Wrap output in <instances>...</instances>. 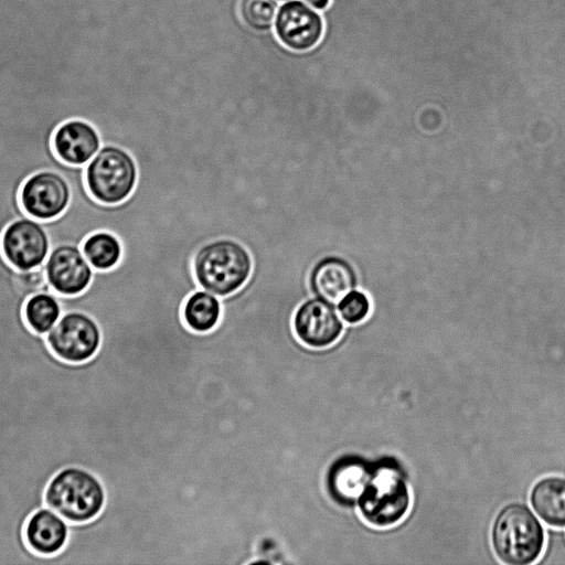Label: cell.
I'll return each mask as SVG.
<instances>
[{
  "instance_id": "9a60e30c",
  "label": "cell",
  "mask_w": 565,
  "mask_h": 565,
  "mask_svg": "<svg viewBox=\"0 0 565 565\" xmlns=\"http://www.w3.org/2000/svg\"><path fill=\"white\" fill-rule=\"evenodd\" d=\"M70 536V522L46 505L34 511L24 525V540L31 551L43 557L61 552Z\"/></svg>"
},
{
  "instance_id": "4fadbf2b",
  "label": "cell",
  "mask_w": 565,
  "mask_h": 565,
  "mask_svg": "<svg viewBox=\"0 0 565 565\" xmlns=\"http://www.w3.org/2000/svg\"><path fill=\"white\" fill-rule=\"evenodd\" d=\"M358 277L351 263L339 254H326L318 258L308 274L311 296L337 305L356 288Z\"/></svg>"
},
{
  "instance_id": "ffe728a7",
  "label": "cell",
  "mask_w": 565,
  "mask_h": 565,
  "mask_svg": "<svg viewBox=\"0 0 565 565\" xmlns=\"http://www.w3.org/2000/svg\"><path fill=\"white\" fill-rule=\"evenodd\" d=\"M277 0H239L237 11L243 24L255 33L274 32Z\"/></svg>"
},
{
  "instance_id": "8fae6325",
  "label": "cell",
  "mask_w": 565,
  "mask_h": 565,
  "mask_svg": "<svg viewBox=\"0 0 565 565\" xmlns=\"http://www.w3.org/2000/svg\"><path fill=\"white\" fill-rule=\"evenodd\" d=\"M94 270L82 247L70 243L52 247L44 263L51 290L63 296L83 292L89 286Z\"/></svg>"
},
{
  "instance_id": "603a6c76",
  "label": "cell",
  "mask_w": 565,
  "mask_h": 565,
  "mask_svg": "<svg viewBox=\"0 0 565 565\" xmlns=\"http://www.w3.org/2000/svg\"><path fill=\"white\" fill-rule=\"evenodd\" d=\"M278 2H284V1H288V0H277Z\"/></svg>"
},
{
  "instance_id": "7c38bea8",
  "label": "cell",
  "mask_w": 565,
  "mask_h": 565,
  "mask_svg": "<svg viewBox=\"0 0 565 565\" xmlns=\"http://www.w3.org/2000/svg\"><path fill=\"white\" fill-rule=\"evenodd\" d=\"M373 467V461L359 455L345 454L337 457L324 471V489L329 499L342 508L356 505Z\"/></svg>"
},
{
  "instance_id": "3957f363",
  "label": "cell",
  "mask_w": 565,
  "mask_h": 565,
  "mask_svg": "<svg viewBox=\"0 0 565 565\" xmlns=\"http://www.w3.org/2000/svg\"><path fill=\"white\" fill-rule=\"evenodd\" d=\"M491 543L501 562L510 565L531 564L540 557L544 547V529L527 505L511 502L494 518Z\"/></svg>"
},
{
  "instance_id": "30bf717a",
  "label": "cell",
  "mask_w": 565,
  "mask_h": 565,
  "mask_svg": "<svg viewBox=\"0 0 565 565\" xmlns=\"http://www.w3.org/2000/svg\"><path fill=\"white\" fill-rule=\"evenodd\" d=\"M292 330L306 347L324 349L340 339L344 326L334 303L310 296L295 310Z\"/></svg>"
},
{
  "instance_id": "44dd1931",
  "label": "cell",
  "mask_w": 565,
  "mask_h": 565,
  "mask_svg": "<svg viewBox=\"0 0 565 565\" xmlns=\"http://www.w3.org/2000/svg\"><path fill=\"white\" fill-rule=\"evenodd\" d=\"M337 309L342 320L350 324H356L367 317L371 305L364 292L354 289L337 303Z\"/></svg>"
},
{
  "instance_id": "9c48e42d",
  "label": "cell",
  "mask_w": 565,
  "mask_h": 565,
  "mask_svg": "<svg viewBox=\"0 0 565 565\" xmlns=\"http://www.w3.org/2000/svg\"><path fill=\"white\" fill-rule=\"evenodd\" d=\"M19 198L29 216L50 221L67 209L72 193L70 183L62 173L45 169L31 174L23 182Z\"/></svg>"
},
{
  "instance_id": "2e32d148",
  "label": "cell",
  "mask_w": 565,
  "mask_h": 565,
  "mask_svg": "<svg viewBox=\"0 0 565 565\" xmlns=\"http://www.w3.org/2000/svg\"><path fill=\"white\" fill-rule=\"evenodd\" d=\"M530 501L536 514L548 525L565 526V478L548 476L532 488Z\"/></svg>"
},
{
  "instance_id": "5b68a950",
  "label": "cell",
  "mask_w": 565,
  "mask_h": 565,
  "mask_svg": "<svg viewBox=\"0 0 565 565\" xmlns=\"http://www.w3.org/2000/svg\"><path fill=\"white\" fill-rule=\"evenodd\" d=\"M138 167L134 156L114 143H103L85 166V182L89 194L103 204H117L135 190Z\"/></svg>"
},
{
  "instance_id": "52a82bcc",
  "label": "cell",
  "mask_w": 565,
  "mask_h": 565,
  "mask_svg": "<svg viewBox=\"0 0 565 565\" xmlns=\"http://www.w3.org/2000/svg\"><path fill=\"white\" fill-rule=\"evenodd\" d=\"M1 250L15 269L31 270L44 265L51 250V241L42 221L25 215L4 228Z\"/></svg>"
},
{
  "instance_id": "ba28073f",
  "label": "cell",
  "mask_w": 565,
  "mask_h": 565,
  "mask_svg": "<svg viewBox=\"0 0 565 565\" xmlns=\"http://www.w3.org/2000/svg\"><path fill=\"white\" fill-rule=\"evenodd\" d=\"M324 26V19L320 11L311 8L303 0H288L278 7L274 33L288 50L307 52L320 43Z\"/></svg>"
},
{
  "instance_id": "ac0fdd59",
  "label": "cell",
  "mask_w": 565,
  "mask_h": 565,
  "mask_svg": "<svg viewBox=\"0 0 565 565\" xmlns=\"http://www.w3.org/2000/svg\"><path fill=\"white\" fill-rule=\"evenodd\" d=\"M23 313L26 324L34 332L45 335L58 321L63 310L56 294L44 290L26 299Z\"/></svg>"
},
{
  "instance_id": "e0dca14e",
  "label": "cell",
  "mask_w": 565,
  "mask_h": 565,
  "mask_svg": "<svg viewBox=\"0 0 565 565\" xmlns=\"http://www.w3.org/2000/svg\"><path fill=\"white\" fill-rule=\"evenodd\" d=\"M222 302L220 297L199 288L186 297L182 307V319L193 332L206 333L220 322Z\"/></svg>"
},
{
  "instance_id": "8992f818",
  "label": "cell",
  "mask_w": 565,
  "mask_h": 565,
  "mask_svg": "<svg viewBox=\"0 0 565 565\" xmlns=\"http://www.w3.org/2000/svg\"><path fill=\"white\" fill-rule=\"evenodd\" d=\"M44 337L51 351L70 363L88 361L97 353L102 343V331L97 321L79 310L63 312Z\"/></svg>"
},
{
  "instance_id": "6da1fadb",
  "label": "cell",
  "mask_w": 565,
  "mask_h": 565,
  "mask_svg": "<svg viewBox=\"0 0 565 565\" xmlns=\"http://www.w3.org/2000/svg\"><path fill=\"white\" fill-rule=\"evenodd\" d=\"M192 266L199 287L223 298L245 285L253 269V258L241 242L218 237L195 250Z\"/></svg>"
},
{
  "instance_id": "7402d4cb",
  "label": "cell",
  "mask_w": 565,
  "mask_h": 565,
  "mask_svg": "<svg viewBox=\"0 0 565 565\" xmlns=\"http://www.w3.org/2000/svg\"><path fill=\"white\" fill-rule=\"evenodd\" d=\"M307 4H309L311 8L322 12L324 11L330 4L331 0H303Z\"/></svg>"
},
{
  "instance_id": "5bb4252c",
  "label": "cell",
  "mask_w": 565,
  "mask_h": 565,
  "mask_svg": "<svg viewBox=\"0 0 565 565\" xmlns=\"http://www.w3.org/2000/svg\"><path fill=\"white\" fill-rule=\"evenodd\" d=\"M96 127L84 119H70L54 131L52 146L60 160L73 166H86L102 147Z\"/></svg>"
},
{
  "instance_id": "d6986e66",
  "label": "cell",
  "mask_w": 565,
  "mask_h": 565,
  "mask_svg": "<svg viewBox=\"0 0 565 565\" xmlns=\"http://www.w3.org/2000/svg\"><path fill=\"white\" fill-rule=\"evenodd\" d=\"M81 247L93 268L98 270L114 268L122 256L120 239L109 231H97L89 234Z\"/></svg>"
},
{
  "instance_id": "7a4b0ae2",
  "label": "cell",
  "mask_w": 565,
  "mask_h": 565,
  "mask_svg": "<svg viewBox=\"0 0 565 565\" xmlns=\"http://www.w3.org/2000/svg\"><path fill=\"white\" fill-rule=\"evenodd\" d=\"M44 503L70 523H85L103 511L106 489L92 471L68 466L57 471L47 483Z\"/></svg>"
},
{
  "instance_id": "277c9868",
  "label": "cell",
  "mask_w": 565,
  "mask_h": 565,
  "mask_svg": "<svg viewBox=\"0 0 565 565\" xmlns=\"http://www.w3.org/2000/svg\"><path fill=\"white\" fill-rule=\"evenodd\" d=\"M356 505L362 518L377 527L394 525L405 516L411 505V493L396 460L384 458L374 462Z\"/></svg>"
}]
</instances>
